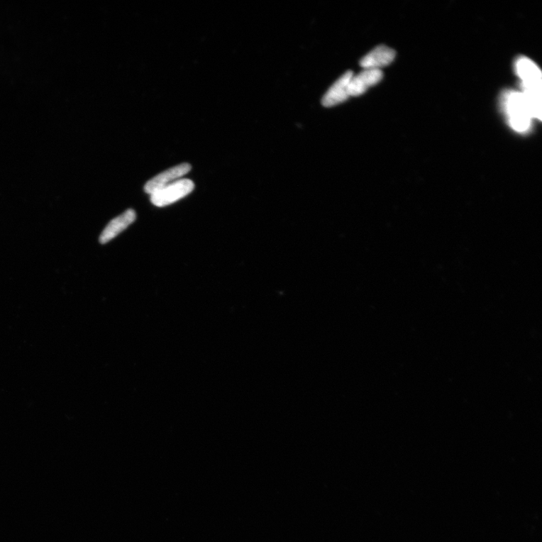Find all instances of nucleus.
Segmentation results:
<instances>
[{"label": "nucleus", "instance_id": "2", "mask_svg": "<svg viewBox=\"0 0 542 542\" xmlns=\"http://www.w3.org/2000/svg\"><path fill=\"white\" fill-rule=\"evenodd\" d=\"M194 189V184L191 179H181L151 194V201L156 206H166L184 198Z\"/></svg>", "mask_w": 542, "mask_h": 542}, {"label": "nucleus", "instance_id": "4", "mask_svg": "<svg viewBox=\"0 0 542 542\" xmlns=\"http://www.w3.org/2000/svg\"><path fill=\"white\" fill-rule=\"evenodd\" d=\"M192 169L189 164L184 163L172 167L159 174L145 184L144 190L147 194H153L189 174Z\"/></svg>", "mask_w": 542, "mask_h": 542}, {"label": "nucleus", "instance_id": "8", "mask_svg": "<svg viewBox=\"0 0 542 542\" xmlns=\"http://www.w3.org/2000/svg\"><path fill=\"white\" fill-rule=\"evenodd\" d=\"M395 57L396 52L393 49L385 45H380L362 58L360 65L364 70H380V67L390 65Z\"/></svg>", "mask_w": 542, "mask_h": 542}, {"label": "nucleus", "instance_id": "6", "mask_svg": "<svg viewBox=\"0 0 542 542\" xmlns=\"http://www.w3.org/2000/svg\"><path fill=\"white\" fill-rule=\"evenodd\" d=\"M382 79L383 72L380 70L365 69L358 75H353L349 84L350 96H358L365 94Z\"/></svg>", "mask_w": 542, "mask_h": 542}, {"label": "nucleus", "instance_id": "1", "mask_svg": "<svg viewBox=\"0 0 542 542\" xmlns=\"http://www.w3.org/2000/svg\"><path fill=\"white\" fill-rule=\"evenodd\" d=\"M502 106L511 127L525 133L531 127L533 116L521 92H508L502 96Z\"/></svg>", "mask_w": 542, "mask_h": 542}, {"label": "nucleus", "instance_id": "7", "mask_svg": "<svg viewBox=\"0 0 542 542\" xmlns=\"http://www.w3.org/2000/svg\"><path fill=\"white\" fill-rule=\"evenodd\" d=\"M136 218L137 214L133 209H129L124 214L111 221L101 233L100 243L106 244L112 240L133 224Z\"/></svg>", "mask_w": 542, "mask_h": 542}, {"label": "nucleus", "instance_id": "5", "mask_svg": "<svg viewBox=\"0 0 542 542\" xmlns=\"http://www.w3.org/2000/svg\"><path fill=\"white\" fill-rule=\"evenodd\" d=\"M353 77V72L352 71L349 70L345 72L331 86L323 96L322 104L325 107H331L346 101L350 96L349 84Z\"/></svg>", "mask_w": 542, "mask_h": 542}, {"label": "nucleus", "instance_id": "3", "mask_svg": "<svg viewBox=\"0 0 542 542\" xmlns=\"http://www.w3.org/2000/svg\"><path fill=\"white\" fill-rule=\"evenodd\" d=\"M515 70L522 80V90L541 91V72L533 60L525 57L517 59Z\"/></svg>", "mask_w": 542, "mask_h": 542}]
</instances>
